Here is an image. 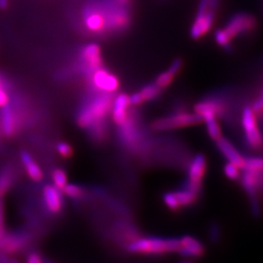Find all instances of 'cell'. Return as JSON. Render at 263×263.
Segmentation results:
<instances>
[{
  "label": "cell",
  "mask_w": 263,
  "mask_h": 263,
  "mask_svg": "<svg viewBox=\"0 0 263 263\" xmlns=\"http://www.w3.org/2000/svg\"><path fill=\"white\" fill-rule=\"evenodd\" d=\"M112 100L109 94H100L90 100L80 109L77 123L82 128H92L101 122L111 111Z\"/></svg>",
  "instance_id": "6da1fadb"
},
{
  "label": "cell",
  "mask_w": 263,
  "mask_h": 263,
  "mask_svg": "<svg viewBox=\"0 0 263 263\" xmlns=\"http://www.w3.org/2000/svg\"><path fill=\"white\" fill-rule=\"evenodd\" d=\"M179 238L142 237L135 239L127 246V251L132 254H164L178 252Z\"/></svg>",
  "instance_id": "7a4b0ae2"
},
{
  "label": "cell",
  "mask_w": 263,
  "mask_h": 263,
  "mask_svg": "<svg viewBox=\"0 0 263 263\" xmlns=\"http://www.w3.org/2000/svg\"><path fill=\"white\" fill-rule=\"evenodd\" d=\"M203 121V118L196 112H181L160 118L152 124L156 131H168L178 128L193 126Z\"/></svg>",
  "instance_id": "3957f363"
},
{
  "label": "cell",
  "mask_w": 263,
  "mask_h": 263,
  "mask_svg": "<svg viewBox=\"0 0 263 263\" xmlns=\"http://www.w3.org/2000/svg\"><path fill=\"white\" fill-rule=\"evenodd\" d=\"M256 26L257 21L254 16L248 13H237L228 20L223 29L232 40L233 38L252 32Z\"/></svg>",
  "instance_id": "277c9868"
},
{
  "label": "cell",
  "mask_w": 263,
  "mask_h": 263,
  "mask_svg": "<svg viewBox=\"0 0 263 263\" xmlns=\"http://www.w3.org/2000/svg\"><path fill=\"white\" fill-rule=\"evenodd\" d=\"M194 110L203 119L207 116H216V118H220L226 114V102L220 98H209L196 104Z\"/></svg>",
  "instance_id": "5b68a950"
},
{
  "label": "cell",
  "mask_w": 263,
  "mask_h": 263,
  "mask_svg": "<svg viewBox=\"0 0 263 263\" xmlns=\"http://www.w3.org/2000/svg\"><path fill=\"white\" fill-rule=\"evenodd\" d=\"M92 82L96 89L105 94L113 93L119 88V81L117 77L101 67L95 70L92 76Z\"/></svg>",
  "instance_id": "8992f818"
},
{
  "label": "cell",
  "mask_w": 263,
  "mask_h": 263,
  "mask_svg": "<svg viewBox=\"0 0 263 263\" xmlns=\"http://www.w3.org/2000/svg\"><path fill=\"white\" fill-rule=\"evenodd\" d=\"M179 249L177 253L181 256L196 258L205 254V247L198 239L192 236L185 235L179 239Z\"/></svg>",
  "instance_id": "52a82bcc"
},
{
  "label": "cell",
  "mask_w": 263,
  "mask_h": 263,
  "mask_svg": "<svg viewBox=\"0 0 263 263\" xmlns=\"http://www.w3.org/2000/svg\"><path fill=\"white\" fill-rule=\"evenodd\" d=\"M216 10L210 9L205 14H197L191 29L190 35L193 39L203 37L211 29L215 20Z\"/></svg>",
  "instance_id": "ba28073f"
},
{
  "label": "cell",
  "mask_w": 263,
  "mask_h": 263,
  "mask_svg": "<svg viewBox=\"0 0 263 263\" xmlns=\"http://www.w3.org/2000/svg\"><path fill=\"white\" fill-rule=\"evenodd\" d=\"M216 142L217 149L224 156L226 160L234 164L239 169L244 168L245 157L242 156V154L232 144L231 141L226 140L224 138H220Z\"/></svg>",
  "instance_id": "9c48e42d"
},
{
  "label": "cell",
  "mask_w": 263,
  "mask_h": 263,
  "mask_svg": "<svg viewBox=\"0 0 263 263\" xmlns=\"http://www.w3.org/2000/svg\"><path fill=\"white\" fill-rule=\"evenodd\" d=\"M207 169V160L204 154H197L193 159L191 160L188 167V181L202 184L203 179L206 174Z\"/></svg>",
  "instance_id": "30bf717a"
},
{
  "label": "cell",
  "mask_w": 263,
  "mask_h": 263,
  "mask_svg": "<svg viewBox=\"0 0 263 263\" xmlns=\"http://www.w3.org/2000/svg\"><path fill=\"white\" fill-rule=\"evenodd\" d=\"M43 200L48 211L52 214H58L64 207L61 190L52 184H47L43 188Z\"/></svg>",
  "instance_id": "8fae6325"
},
{
  "label": "cell",
  "mask_w": 263,
  "mask_h": 263,
  "mask_svg": "<svg viewBox=\"0 0 263 263\" xmlns=\"http://www.w3.org/2000/svg\"><path fill=\"white\" fill-rule=\"evenodd\" d=\"M81 58L84 63V66L88 68L89 72H94L95 70L100 68L103 64L101 56V48L95 43H91L85 46L81 52Z\"/></svg>",
  "instance_id": "7c38bea8"
},
{
  "label": "cell",
  "mask_w": 263,
  "mask_h": 263,
  "mask_svg": "<svg viewBox=\"0 0 263 263\" xmlns=\"http://www.w3.org/2000/svg\"><path fill=\"white\" fill-rule=\"evenodd\" d=\"M202 184L193 183L190 181H186L184 186L176 191V195L179 200L180 207H188L193 205L197 201L198 195L201 191Z\"/></svg>",
  "instance_id": "4fadbf2b"
},
{
  "label": "cell",
  "mask_w": 263,
  "mask_h": 263,
  "mask_svg": "<svg viewBox=\"0 0 263 263\" xmlns=\"http://www.w3.org/2000/svg\"><path fill=\"white\" fill-rule=\"evenodd\" d=\"M130 101L127 95L120 94L115 98L111 106V114L114 122L117 125H122L128 119V108Z\"/></svg>",
  "instance_id": "5bb4252c"
},
{
  "label": "cell",
  "mask_w": 263,
  "mask_h": 263,
  "mask_svg": "<svg viewBox=\"0 0 263 263\" xmlns=\"http://www.w3.org/2000/svg\"><path fill=\"white\" fill-rule=\"evenodd\" d=\"M21 161L30 179H32L33 181H40L43 179L42 170L40 169V167L38 166L36 162L33 160L28 152L23 151L21 153Z\"/></svg>",
  "instance_id": "9a60e30c"
},
{
  "label": "cell",
  "mask_w": 263,
  "mask_h": 263,
  "mask_svg": "<svg viewBox=\"0 0 263 263\" xmlns=\"http://www.w3.org/2000/svg\"><path fill=\"white\" fill-rule=\"evenodd\" d=\"M85 25L92 32H99L105 27V19L101 12L88 8L85 12Z\"/></svg>",
  "instance_id": "2e32d148"
},
{
  "label": "cell",
  "mask_w": 263,
  "mask_h": 263,
  "mask_svg": "<svg viewBox=\"0 0 263 263\" xmlns=\"http://www.w3.org/2000/svg\"><path fill=\"white\" fill-rule=\"evenodd\" d=\"M1 122H2L3 133L6 136H12L16 130V120H15L14 112L10 107L9 104L2 107Z\"/></svg>",
  "instance_id": "e0dca14e"
},
{
  "label": "cell",
  "mask_w": 263,
  "mask_h": 263,
  "mask_svg": "<svg viewBox=\"0 0 263 263\" xmlns=\"http://www.w3.org/2000/svg\"><path fill=\"white\" fill-rule=\"evenodd\" d=\"M1 247L9 253L17 252L26 242V237L22 235H11L8 237H2L0 239Z\"/></svg>",
  "instance_id": "ac0fdd59"
},
{
  "label": "cell",
  "mask_w": 263,
  "mask_h": 263,
  "mask_svg": "<svg viewBox=\"0 0 263 263\" xmlns=\"http://www.w3.org/2000/svg\"><path fill=\"white\" fill-rule=\"evenodd\" d=\"M245 143L251 149H259L263 145V136L258 128L249 132H245Z\"/></svg>",
  "instance_id": "d6986e66"
},
{
  "label": "cell",
  "mask_w": 263,
  "mask_h": 263,
  "mask_svg": "<svg viewBox=\"0 0 263 263\" xmlns=\"http://www.w3.org/2000/svg\"><path fill=\"white\" fill-rule=\"evenodd\" d=\"M242 126L245 132L252 131L257 127L256 114L254 113L252 106H246L242 113Z\"/></svg>",
  "instance_id": "ffe728a7"
},
{
  "label": "cell",
  "mask_w": 263,
  "mask_h": 263,
  "mask_svg": "<svg viewBox=\"0 0 263 263\" xmlns=\"http://www.w3.org/2000/svg\"><path fill=\"white\" fill-rule=\"evenodd\" d=\"M203 121L206 122L208 134L213 141H218L220 138H222L221 129L216 116H207L203 119Z\"/></svg>",
  "instance_id": "44dd1931"
},
{
  "label": "cell",
  "mask_w": 263,
  "mask_h": 263,
  "mask_svg": "<svg viewBox=\"0 0 263 263\" xmlns=\"http://www.w3.org/2000/svg\"><path fill=\"white\" fill-rule=\"evenodd\" d=\"M14 180V174L9 168L3 170L0 173V197H2L9 190Z\"/></svg>",
  "instance_id": "7402d4cb"
},
{
  "label": "cell",
  "mask_w": 263,
  "mask_h": 263,
  "mask_svg": "<svg viewBox=\"0 0 263 263\" xmlns=\"http://www.w3.org/2000/svg\"><path fill=\"white\" fill-rule=\"evenodd\" d=\"M215 39L216 43L224 48L227 52L233 51V47L231 44V38L228 36V34L224 31V29H217L215 32Z\"/></svg>",
  "instance_id": "603a6c76"
},
{
  "label": "cell",
  "mask_w": 263,
  "mask_h": 263,
  "mask_svg": "<svg viewBox=\"0 0 263 263\" xmlns=\"http://www.w3.org/2000/svg\"><path fill=\"white\" fill-rule=\"evenodd\" d=\"M160 92H161V88L156 83L146 85L140 91L144 102L155 99L156 97H158Z\"/></svg>",
  "instance_id": "cb8c5ba5"
},
{
  "label": "cell",
  "mask_w": 263,
  "mask_h": 263,
  "mask_svg": "<svg viewBox=\"0 0 263 263\" xmlns=\"http://www.w3.org/2000/svg\"><path fill=\"white\" fill-rule=\"evenodd\" d=\"M243 169L253 172H263L262 157H245Z\"/></svg>",
  "instance_id": "d4e9b609"
},
{
  "label": "cell",
  "mask_w": 263,
  "mask_h": 263,
  "mask_svg": "<svg viewBox=\"0 0 263 263\" xmlns=\"http://www.w3.org/2000/svg\"><path fill=\"white\" fill-rule=\"evenodd\" d=\"M52 180L53 185L60 189L61 191H63V189L67 184V176L66 172L62 169L55 170L52 174Z\"/></svg>",
  "instance_id": "484cf974"
},
{
  "label": "cell",
  "mask_w": 263,
  "mask_h": 263,
  "mask_svg": "<svg viewBox=\"0 0 263 263\" xmlns=\"http://www.w3.org/2000/svg\"><path fill=\"white\" fill-rule=\"evenodd\" d=\"M63 191L67 197L72 198V199H79L82 197L84 193V189L80 185H77L74 183H68V182L63 189Z\"/></svg>",
  "instance_id": "4316f807"
},
{
  "label": "cell",
  "mask_w": 263,
  "mask_h": 263,
  "mask_svg": "<svg viewBox=\"0 0 263 263\" xmlns=\"http://www.w3.org/2000/svg\"><path fill=\"white\" fill-rule=\"evenodd\" d=\"M163 202L172 211H177V210H179V208H181L175 192L165 193L163 196Z\"/></svg>",
  "instance_id": "83f0119b"
},
{
  "label": "cell",
  "mask_w": 263,
  "mask_h": 263,
  "mask_svg": "<svg viewBox=\"0 0 263 263\" xmlns=\"http://www.w3.org/2000/svg\"><path fill=\"white\" fill-rule=\"evenodd\" d=\"M239 170L240 169L234 164L229 162L226 164V166L223 168V172H224L226 178H228L231 180H236V179H240V171Z\"/></svg>",
  "instance_id": "f1b7e54d"
},
{
  "label": "cell",
  "mask_w": 263,
  "mask_h": 263,
  "mask_svg": "<svg viewBox=\"0 0 263 263\" xmlns=\"http://www.w3.org/2000/svg\"><path fill=\"white\" fill-rule=\"evenodd\" d=\"M57 151L64 158H69L72 155V147L65 141H61L57 144Z\"/></svg>",
  "instance_id": "f546056e"
},
{
  "label": "cell",
  "mask_w": 263,
  "mask_h": 263,
  "mask_svg": "<svg viewBox=\"0 0 263 263\" xmlns=\"http://www.w3.org/2000/svg\"><path fill=\"white\" fill-rule=\"evenodd\" d=\"M174 77L175 76H173L172 73H170L169 71H165V72H162L156 79V84L159 86L160 88H164V87H167L169 86L172 81L174 80Z\"/></svg>",
  "instance_id": "4dcf8cb0"
},
{
  "label": "cell",
  "mask_w": 263,
  "mask_h": 263,
  "mask_svg": "<svg viewBox=\"0 0 263 263\" xmlns=\"http://www.w3.org/2000/svg\"><path fill=\"white\" fill-rule=\"evenodd\" d=\"M209 237L211 242L213 243H218L221 237V230L220 227L216 223H213L212 226H210L209 229Z\"/></svg>",
  "instance_id": "1f68e13d"
},
{
  "label": "cell",
  "mask_w": 263,
  "mask_h": 263,
  "mask_svg": "<svg viewBox=\"0 0 263 263\" xmlns=\"http://www.w3.org/2000/svg\"><path fill=\"white\" fill-rule=\"evenodd\" d=\"M250 199V204H251V211L252 214L254 216H260V204H259V200L257 197H251Z\"/></svg>",
  "instance_id": "d6a6232c"
},
{
  "label": "cell",
  "mask_w": 263,
  "mask_h": 263,
  "mask_svg": "<svg viewBox=\"0 0 263 263\" xmlns=\"http://www.w3.org/2000/svg\"><path fill=\"white\" fill-rule=\"evenodd\" d=\"M181 66H182V61L180 59H176L172 63V65L170 66L168 71H169L170 73H172L173 76H176V74L179 73V70L181 69Z\"/></svg>",
  "instance_id": "836d02e7"
},
{
  "label": "cell",
  "mask_w": 263,
  "mask_h": 263,
  "mask_svg": "<svg viewBox=\"0 0 263 263\" xmlns=\"http://www.w3.org/2000/svg\"><path fill=\"white\" fill-rule=\"evenodd\" d=\"M27 263H43V259L37 253H31L28 254Z\"/></svg>",
  "instance_id": "e575fe53"
},
{
  "label": "cell",
  "mask_w": 263,
  "mask_h": 263,
  "mask_svg": "<svg viewBox=\"0 0 263 263\" xmlns=\"http://www.w3.org/2000/svg\"><path fill=\"white\" fill-rule=\"evenodd\" d=\"M9 104V98L6 92L0 87V106H5Z\"/></svg>",
  "instance_id": "d590c367"
},
{
  "label": "cell",
  "mask_w": 263,
  "mask_h": 263,
  "mask_svg": "<svg viewBox=\"0 0 263 263\" xmlns=\"http://www.w3.org/2000/svg\"><path fill=\"white\" fill-rule=\"evenodd\" d=\"M4 222H3V206L2 200L0 197V239L3 237V229H4Z\"/></svg>",
  "instance_id": "8d00e7d4"
},
{
  "label": "cell",
  "mask_w": 263,
  "mask_h": 263,
  "mask_svg": "<svg viewBox=\"0 0 263 263\" xmlns=\"http://www.w3.org/2000/svg\"><path fill=\"white\" fill-rule=\"evenodd\" d=\"M8 7V0H0V9H6Z\"/></svg>",
  "instance_id": "74e56055"
},
{
  "label": "cell",
  "mask_w": 263,
  "mask_h": 263,
  "mask_svg": "<svg viewBox=\"0 0 263 263\" xmlns=\"http://www.w3.org/2000/svg\"><path fill=\"white\" fill-rule=\"evenodd\" d=\"M116 2L117 5H120V6H124V5H127V3L129 2V0H114Z\"/></svg>",
  "instance_id": "f35d334b"
},
{
  "label": "cell",
  "mask_w": 263,
  "mask_h": 263,
  "mask_svg": "<svg viewBox=\"0 0 263 263\" xmlns=\"http://www.w3.org/2000/svg\"><path fill=\"white\" fill-rule=\"evenodd\" d=\"M43 263H55V262H53V261H52V260H48V259H44V260H43Z\"/></svg>",
  "instance_id": "ab89813d"
},
{
  "label": "cell",
  "mask_w": 263,
  "mask_h": 263,
  "mask_svg": "<svg viewBox=\"0 0 263 263\" xmlns=\"http://www.w3.org/2000/svg\"><path fill=\"white\" fill-rule=\"evenodd\" d=\"M11 263H19V262H18V261H17V260H15V259H13V260H12V261H11Z\"/></svg>",
  "instance_id": "60d3db41"
},
{
  "label": "cell",
  "mask_w": 263,
  "mask_h": 263,
  "mask_svg": "<svg viewBox=\"0 0 263 263\" xmlns=\"http://www.w3.org/2000/svg\"><path fill=\"white\" fill-rule=\"evenodd\" d=\"M182 263H191V262H189V261H186V262H182Z\"/></svg>",
  "instance_id": "b9f144b4"
}]
</instances>
